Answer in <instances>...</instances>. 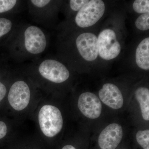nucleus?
<instances>
[{
  "label": "nucleus",
  "instance_id": "4",
  "mask_svg": "<svg viewBox=\"0 0 149 149\" xmlns=\"http://www.w3.org/2000/svg\"><path fill=\"white\" fill-rule=\"evenodd\" d=\"M39 71L44 78L53 83H63L68 79L70 72L64 65L57 61L47 59L39 67Z\"/></svg>",
  "mask_w": 149,
  "mask_h": 149
},
{
  "label": "nucleus",
  "instance_id": "14",
  "mask_svg": "<svg viewBox=\"0 0 149 149\" xmlns=\"http://www.w3.org/2000/svg\"><path fill=\"white\" fill-rule=\"evenodd\" d=\"M133 8L137 13L144 14L149 13V1L136 0L133 3Z\"/></svg>",
  "mask_w": 149,
  "mask_h": 149
},
{
  "label": "nucleus",
  "instance_id": "16",
  "mask_svg": "<svg viewBox=\"0 0 149 149\" xmlns=\"http://www.w3.org/2000/svg\"><path fill=\"white\" fill-rule=\"evenodd\" d=\"M12 23L9 19L0 18V38L8 33L11 29Z\"/></svg>",
  "mask_w": 149,
  "mask_h": 149
},
{
  "label": "nucleus",
  "instance_id": "22",
  "mask_svg": "<svg viewBox=\"0 0 149 149\" xmlns=\"http://www.w3.org/2000/svg\"><path fill=\"white\" fill-rule=\"evenodd\" d=\"M62 149H76L73 146L71 145H66Z\"/></svg>",
  "mask_w": 149,
  "mask_h": 149
},
{
  "label": "nucleus",
  "instance_id": "12",
  "mask_svg": "<svg viewBox=\"0 0 149 149\" xmlns=\"http://www.w3.org/2000/svg\"><path fill=\"white\" fill-rule=\"evenodd\" d=\"M135 96L140 104L142 116L144 120H149V90L145 87L138 88Z\"/></svg>",
  "mask_w": 149,
  "mask_h": 149
},
{
  "label": "nucleus",
  "instance_id": "21",
  "mask_svg": "<svg viewBox=\"0 0 149 149\" xmlns=\"http://www.w3.org/2000/svg\"><path fill=\"white\" fill-rule=\"evenodd\" d=\"M6 92L7 90L6 86L0 82V103L4 98Z\"/></svg>",
  "mask_w": 149,
  "mask_h": 149
},
{
  "label": "nucleus",
  "instance_id": "7",
  "mask_svg": "<svg viewBox=\"0 0 149 149\" xmlns=\"http://www.w3.org/2000/svg\"><path fill=\"white\" fill-rule=\"evenodd\" d=\"M79 53L87 61L95 60L99 55L97 37L90 32H85L79 35L76 41Z\"/></svg>",
  "mask_w": 149,
  "mask_h": 149
},
{
  "label": "nucleus",
  "instance_id": "2",
  "mask_svg": "<svg viewBox=\"0 0 149 149\" xmlns=\"http://www.w3.org/2000/svg\"><path fill=\"white\" fill-rule=\"evenodd\" d=\"M104 3L101 0L89 1L77 13L75 21L79 27L85 28L97 23L104 13Z\"/></svg>",
  "mask_w": 149,
  "mask_h": 149
},
{
  "label": "nucleus",
  "instance_id": "3",
  "mask_svg": "<svg viewBox=\"0 0 149 149\" xmlns=\"http://www.w3.org/2000/svg\"><path fill=\"white\" fill-rule=\"evenodd\" d=\"M97 39L99 54L102 58L110 60L119 54L121 46L114 31L110 29H104L100 33Z\"/></svg>",
  "mask_w": 149,
  "mask_h": 149
},
{
  "label": "nucleus",
  "instance_id": "15",
  "mask_svg": "<svg viewBox=\"0 0 149 149\" xmlns=\"http://www.w3.org/2000/svg\"><path fill=\"white\" fill-rule=\"evenodd\" d=\"M135 24L136 27L142 31L149 29V13L143 14L136 19Z\"/></svg>",
  "mask_w": 149,
  "mask_h": 149
},
{
  "label": "nucleus",
  "instance_id": "1",
  "mask_svg": "<svg viewBox=\"0 0 149 149\" xmlns=\"http://www.w3.org/2000/svg\"><path fill=\"white\" fill-rule=\"evenodd\" d=\"M38 120L43 134L49 138L57 135L61 131L63 125L60 111L56 107L51 105H45L41 108Z\"/></svg>",
  "mask_w": 149,
  "mask_h": 149
},
{
  "label": "nucleus",
  "instance_id": "11",
  "mask_svg": "<svg viewBox=\"0 0 149 149\" xmlns=\"http://www.w3.org/2000/svg\"><path fill=\"white\" fill-rule=\"evenodd\" d=\"M136 62L141 69L145 70L149 69V38L144 39L136 49Z\"/></svg>",
  "mask_w": 149,
  "mask_h": 149
},
{
  "label": "nucleus",
  "instance_id": "19",
  "mask_svg": "<svg viewBox=\"0 0 149 149\" xmlns=\"http://www.w3.org/2000/svg\"><path fill=\"white\" fill-rule=\"evenodd\" d=\"M31 2L37 7L42 8L47 5L51 1L49 0H32Z\"/></svg>",
  "mask_w": 149,
  "mask_h": 149
},
{
  "label": "nucleus",
  "instance_id": "20",
  "mask_svg": "<svg viewBox=\"0 0 149 149\" xmlns=\"http://www.w3.org/2000/svg\"><path fill=\"white\" fill-rule=\"evenodd\" d=\"M7 133V127L4 122L0 121V139H2Z\"/></svg>",
  "mask_w": 149,
  "mask_h": 149
},
{
  "label": "nucleus",
  "instance_id": "10",
  "mask_svg": "<svg viewBox=\"0 0 149 149\" xmlns=\"http://www.w3.org/2000/svg\"><path fill=\"white\" fill-rule=\"evenodd\" d=\"M99 97L106 105L114 109L121 108L123 104L122 93L116 85L111 83L104 84L99 93Z\"/></svg>",
  "mask_w": 149,
  "mask_h": 149
},
{
  "label": "nucleus",
  "instance_id": "5",
  "mask_svg": "<svg viewBox=\"0 0 149 149\" xmlns=\"http://www.w3.org/2000/svg\"><path fill=\"white\" fill-rule=\"evenodd\" d=\"M30 91L29 86L22 80L13 83L10 89L8 100L14 109L18 111L26 108L30 100Z\"/></svg>",
  "mask_w": 149,
  "mask_h": 149
},
{
  "label": "nucleus",
  "instance_id": "6",
  "mask_svg": "<svg viewBox=\"0 0 149 149\" xmlns=\"http://www.w3.org/2000/svg\"><path fill=\"white\" fill-rule=\"evenodd\" d=\"M24 47L26 50L32 54H39L45 49L47 41L45 34L37 26L31 25L24 33Z\"/></svg>",
  "mask_w": 149,
  "mask_h": 149
},
{
  "label": "nucleus",
  "instance_id": "17",
  "mask_svg": "<svg viewBox=\"0 0 149 149\" xmlns=\"http://www.w3.org/2000/svg\"><path fill=\"white\" fill-rule=\"evenodd\" d=\"M17 3V1L15 0H0V13L11 10Z\"/></svg>",
  "mask_w": 149,
  "mask_h": 149
},
{
  "label": "nucleus",
  "instance_id": "13",
  "mask_svg": "<svg viewBox=\"0 0 149 149\" xmlns=\"http://www.w3.org/2000/svg\"><path fill=\"white\" fill-rule=\"evenodd\" d=\"M136 140L143 149H149V130H140L137 132Z\"/></svg>",
  "mask_w": 149,
  "mask_h": 149
},
{
  "label": "nucleus",
  "instance_id": "9",
  "mask_svg": "<svg viewBox=\"0 0 149 149\" xmlns=\"http://www.w3.org/2000/svg\"><path fill=\"white\" fill-rule=\"evenodd\" d=\"M123 136L121 125L112 123L102 131L98 139V144L101 149H115L120 143Z\"/></svg>",
  "mask_w": 149,
  "mask_h": 149
},
{
  "label": "nucleus",
  "instance_id": "8",
  "mask_svg": "<svg viewBox=\"0 0 149 149\" xmlns=\"http://www.w3.org/2000/svg\"><path fill=\"white\" fill-rule=\"evenodd\" d=\"M77 105L81 112L88 118L95 119L101 114V103L98 97L93 93L86 92L81 94Z\"/></svg>",
  "mask_w": 149,
  "mask_h": 149
},
{
  "label": "nucleus",
  "instance_id": "18",
  "mask_svg": "<svg viewBox=\"0 0 149 149\" xmlns=\"http://www.w3.org/2000/svg\"><path fill=\"white\" fill-rule=\"evenodd\" d=\"M89 1L88 0H71L70 2V8L75 11H79Z\"/></svg>",
  "mask_w": 149,
  "mask_h": 149
}]
</instances>
